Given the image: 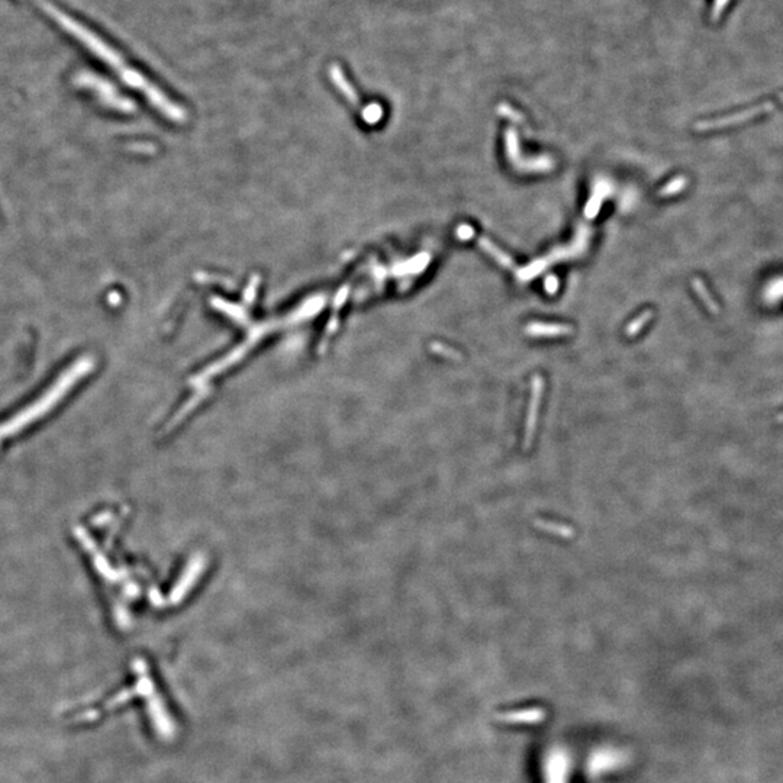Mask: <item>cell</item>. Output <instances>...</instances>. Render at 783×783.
I'll list each match as a JSON object with an SVG mask.
<instances>
[{"instance_id": "cell-13", "label": "cell", "mask_w": 783, "mask_h": 783, "mask_svg": "<svg viewBox=\"0 0 783 783\" xmlns=\"http://www.w3.org/2000/svg\"><path fill=\"white\" fill-rule=\"evenodd\" d=\"M458 235L462 237V240H469L473 235V229L469 225H462L458 229Z\"/></svg>"}, {"instance_id": "cell-14", "label": "cell", "mask_w": 783, "mask_h": 783, "mask_svg": "<svg viewBox=\"0 0 783 783\" xmlns=\"http://www.w3.org/2000/svg\"><path fill=\"white\" fill-rule=\"evenodd\" d=\"M779 98H780V100H782V102H783V91H782V93H780V95H779Z\"/></svg>"}, {"instance_id": "cell-9", "label": "cell", "mask_w": 783, "mask_h": 783, "mask_svg": "<svg viewBox=\"0 0 783 783\" xmlns=\"http://www.w3.org/2000/svg\"><path fill=\"white\" fill-rule=\"evenodd\" d=\"M687 183H689V180H687V177H685V176L674 177L673 180H670V181L666 184L665 188L660 189L658 195L662 196V197H670V196H673V195H678V193H681L683 189L687 188Z\"/></svg>"}, {"instance_id": "cell-7", "label": "cell", "mask_w": 783, "mask_h": 783, "mask_svg": "<svg viewBox=\"0 0 783 783\" xmlns=\"http://www.w3.org/2000/svg\"><path fill=\"white\" fill-rule=\"evenodd\" d=\"M690 285H692V289H694L695 294L698 295V298L701 299V302L705 305V308L714 315L719 314V306L715 302V299L712 298L711 291L708 290V287H706L703 280L699 279V278H694L692 280H690Z\"/></svg>"}, {"instance_id": "cell-2", "label": "cell", "mask_w": 783, "mask_h": 783, "mask_svg": "<svg viewBox=\"0 0 783 783\" xmlns=\"http://www.w3.org/2000/svg\"><path fill=\"white\" fill-rule=\"evenodd\" d=\"M75 83L83 89L95 91V93L103 100V103L115 107V109L124 112H131L134 109V103L131 100L125 99L109 82L99 78L98 74H91L87 71L80 73L78 74V78H75Z\"/></svg>"}, {"instance_id": "cell-5", "label": "cell", "mask_w": 783, "mask_h": 783, "mask_svg": "<svg viewBox=\"0 0 783 783\" xmlns=\"http://www.w3.org/2000/svg\"><path fill=\"white\" fill-rule=\"evenodd\" d=\"M573 332V328L570 325H563V324H543V322H531L525 327V334L530 336H564V335H570Z\"/></svg>"}, {"instance_id": "cell-12", "label": "cell", "mask_w": 783, "mask_h": 783, "mask_svg": "<svg viewBox=\"0 0 783 783\" xmlns=\"http://www.w3.org/2000/svg\"><path fill=\"white\" fill-rule=\"evenodd\" d=\"M498 114L502 115L503 118L511 119L512 122H515V124H524V116H522L519 112H516L515 109H512L511 106L505 105V103L498 106Z\"/></svg>"}, {"instance_id": "cell-8", "label": "cell", "mask_w": 783, "mask_h": 783, "mask_svg": "<svg viewBox=\"0 0 783 783\" xmlns=\"http://www.w3.org/2000/svg\"><path fill=\"white\" fill-rule=\"evenodd\" d=\"M534 524H535L537 527H539L541 531H546V532H550V534H552V535L561 537V539H567V540H569V539H573V537L576 535L575 530H573L570 525L559 524V522H551V521L540 519V518H539V519L534 521Z\"/></svg>"}, {"instance_id": "cell-11", "label": "cell", "mask_w": 783, "mask_h": 783, "mask_svg": "<svg viewBox=\"0 0 783 783\" xmlns=\"http://www.w3.org/2000/svg\"><path fill=\"white\" fill-rule=\"evenodd\" d=\"M431 350L435 352V354L442 356V357L449 359V360H454V361H462V360H463V356L460 354V352H458L457 350H454V348H451V347H449V345H445V344H442V343H438V341H435V343L431 344Z\"/></svg>"}, {"instance_id": "cell-6", "label": "cell", "mask_w": 783, "mask_h": 783, "mask_svg": "<svg viewBox=\"0 0 783 783\" xmlns=\"http://www.w3.org/2000/svg\"><path fill=\"white\" fill-rule=\"evenodd\" d=\"M478 242H479V245H480V249H482L486 254H489L490 257H492L498 264H501V266L505 267V269H510V270H511V269H515V264H514L512 258H511L508 254H505L502 250H499V249L496 247V245H495L492 241H490L489 238L480 237V238L478 240Z\"/></svg>"}, {"instance_id": "cell-1", "label": "cell", "mask_w": 783, "mask_h": 783, "mask_svg": "<svg viewBox=\"0 0 783 783\" xmlns=\"http://www.w3.org/2000/svg\"><path fill=\"white\" fill-rule=\"evenodd\" d=\"M37 3L57 25L63 28L67 34L73 35L80 44H83L91 54L102 60L111 70L118 73L122 82H125L132 89L141 91L145 99L154 106L159 112H161L164 116L173 120L181 122L186 119V114H184V111L177 103L170 100V98H168L164 91H161L154 83L150 82L143 73H140L131 64H128L120 53L112 48L109 44L102 39L98 34H95L93 30L89 29L86 25L78 22L74 18L69 17L67 13L60 10L57 6L48 2V0H37Z\"/></svg>"}, {"instance_id": "cell-3", "label": "cell", "mask_w": 783, "mask_h": 783, "mask_svg": "<svg viewBox=\"0 0 783 783\" xmlns=\"http://www.w3.org/2000/svg\"><path fill=\"white\" fill-rule=\"evenodd\" d=\"M771 111H773V103L772 102H764V103H760L757 106H751V107H748V109H744L741 112H737V114H732V115H727V116H723V118H715V119L699 120L695 124V129L702 132V131H712V129L735 127V125L744 124V122H747L750 119H755L760 115L769 114Z\"/></svg>"}, {"instance_id": "cell-4", "label": "cell", "mask_w": 783, "mask_h": 783, "mask_svg": "<svg viewBox=\"0 0 783 783\" xmlns=\"http://www.w3.org/2000/svg\"><path fill=\"white\" fill-rule=\"evenodd\" d=\"M543 392H544V380L540 375H535L531 379V397H530V406H528L527 421H525L524 440H522V447H524V450H530V447L532 445V441H534L537 421H539Z\"/></svg>"}, {"instance_id": "cell-10", "label": "cell", "mask_w": 783, "mask_h": 783, "mask_svg": "<svg viewBox=\"0 0 783 783\" xmlns=\"http://www.w3.org/2000/svg\"><path fill=\"white\" fill-rule=\"evenodd\" d=\"M651 316H653V312H651V311H644L641 315H638V316L631 322V324H629V325L627 327V330H625L627 336H636V335H638L640 331L649 324V321L651 319Z\"/></svg>"}]
</instances>
